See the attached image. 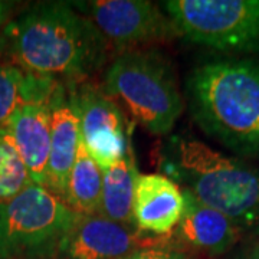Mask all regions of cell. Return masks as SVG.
Instances as JSON below:
<instances>
[{
  "label": "cell",
  "mask_w": 259,
  "mask_h": 259,
  "mask_svg": "<svg viewBox=\"0 0 259 259\" xmlns=\"http://www.w3.org/2000/svg\"><path fill=\"white\" fill-rule=\"evenodd\" d=\"M5 47H6V37H5V33L0 32V54L3 52Z\"/></svg>",
  "instance_id": "44dd1931"
},
{
  "label": "cell",
  "mask_w": 259,
  "mask_h": 259,
  "mask_svg": "<svg viewBox=\"0 0 259 259\" xmlns=\"http://www.w3.org/2000/svg\"><path fill=\"white\" fill-rule=\"evenodd\" d=\"M78 214L48 187L30 185L0 204V259H56Z\"/></svg>",
  "instance_id": "5b68a950"
},
{
  "label": "cell",
  "mask_w": 259,
  "mask_h": 259,
  "mask_svg": "<svg viewBox=\"0 0 259 259\" xmlns=\"http://www.w3.org/2000/svg\"><path fill=\"white\" fill-rule=\"evenodd\" d=\"M33 185L26 164L6 128L0 130V204Z\"/></svg>",
  "instance_id": "e0dca14e"
},
{
  "label": "cell",
  "mask_w": 259,
  "mask_h": 259,
  "mask_svg": "<svg viewBox=\"0 0 259 259\" xmlns=\"http://www.w3.org/2000/svg\"><path fill=\"white\" fill-rule=\"evenodd\" d=\"M13 64L35 76L78 79L97 71L107 58V39L91 19L68 3H39L5 32Z\"/></svg>",
  "instance_id": "6da1fadb"
},
{
  "label": "cell",
  "mask_w": 259,
  "mask_h": 259,
  "mask_svg": "<svg viewBox=\"0 0 259 259\" xmlns=\"http://www.w3.org/2000/svg\"><path fill=\"white\" fill-rule=\"evenodd\" d=\"M183 190L168 177L157 173L140 175L134 192V225L140 232L167 235L182 219Z\"/></svg>",
  "instance_id": "7c38bea8"
},
{
  "label": "cell",
  "mask_w": 259,
  "mask_h": 259,
  "mask_svg": "<svg viewBox=\"0 0 259 259\" xmlns=\"http://www.w3.org/2000/svg\"><path fill=\"white\" fill-rule=\"evenodd\" d=\"M13 8H15V3H13V2L0 0V26L5 25V23L9 20Z\"/></svg>",
  "instance_id": "d6986e66"
},
{
  "label": "cell",
  "mask_w": 259,
  "mask_h": 259,
  "mask_svg": "<svg viewBox=\"0 0 259 259\" xmlns=\"http://www.w3.org/2000/svg\"><path fill=\"white\" fill-rule=\"evenodd\" d=\"M146 241L133 226L101 214H78L59 243L56 259H120L150 248Z\"/></svg>",
  "instance_id": "9c48e42d"
},
{
  "label": "cell",
  "mask_w": 259,
  "mask_h": 259,
  "mask_svg": "<svg viewBox=\"0 0 259 259\" xmlns=\"http://www.w3.org/2000/svg\"><path fill=\"white\" fill-rule=\"evenodd\" d=\"M88 9L102 36L118 49L177 35L168 16L147 0H94Z\"/></svg>",
  "instance_id": "52a82bcc"
},
{
  "label": "cell",
  "mask_w": 259,
  "mask_h": 259,
  "mask_svg": "<svg viewBox=\"0 0 259 259\" xmlns=\"http://www.w3.org/2000/svg\"><path fill=\"white\" fill-rule=\"evenodd\" d=\"M52 93L23 104L5 127L15 141L33 183L45 187L51 154L49 101Z\"/></svg>",
  "instance_id": "8fae6325"
},
{
  "label": "cell",
  "mask_w": 259,
  "mask_h": 259,
  "mask_svg": "<svg viewBox=\"0 0 259 259\" xmlns=\"http://www.w3.org/2000/svg\"><path fill=\"white\" fill-rule=\"evenodd\" d=\"M51 154L48 164V189L62 199L68 175L72 168L81 141L79 114L74 91L56 83L51 95Z\"/></svg>",
  "instance_id": "30bf717a"
},
{
  "label": "cell",
  "mask_w": 259,
  "mask_h": 259,
  "mask_svg": "<svg viewBox=\"0 0 259 259\" xmlns=\"http://www.w3.org/2000/svg\"><path fill=\"white\" fill-rule=\"evenodd\" d=\"M179 171L194 197L239 225L259 223V168L197 140L177 144Z\"/></svg>",
  "instance_id": "3957f363"
},
{
  "label": "cell",
  "mask_w": 259,
  "mask_h": 259,
  "mask_svg": "<svg viewBox=\"0 0 259 259\" xmlns=\"http://www.w3.org/2000/svg\"><path fill=\"white\" fill-rule=\"evenodd\" d=\"M196 124L236 154L259 157V59H222L189 75Z\"/></svg>",
  "instance_id": "7a4b0ae2"
},
{
  "label": "cell",
  "mask_w": 259,
  "mask_h": 259,
  "mask_svg": "<svg viewBox=\"0 0 259 259\" xmlns=\"http://www.w3.org/2000/svg\"><path fill=\"white\" fill-rule=\"evenodd\" d=\"M185 209L177 225V235L187 245L212 255L223 253L238 241L239 226L223 213L199 202L183 190Z\"/></svg>",
  "instance_id": "4fadbf2b"
},
{
  "label": "cell",
  "mask_w": 259,
  "mask_h": 259,
  "mask_svg": "<svg viewBox=\"0 0 259 259\" xmlns=\"http://www.w3.org/2000/svg\"><path fill=\"white\" fill-rule=\"evenodd\" d=\"M74 94L81 140L94 161L104 170L122 160L133 148L127 121L117 102L93 85H83Z\"/></svg>",
  "instance_id": "ba28073f"
},
{
  "label": "cell",
  "mask_w": 259,
  "mask_h": 259,
  "mask_svg": "<svg viewBox=\"0 0 259 259\" xmlns=\"http://www.w3.org/2000/svg\"><path fill=\"white\" fill-rule=\"evenodd\" d=\"M177 35L228 52H259V0H168Z\"/></svg>",
  "instance_id": "8992f818"
},
{
  "label": "cell",
  "mask_w": 259,
  "mask_h": 259,
  "mask_svg": "<svg viewBox=\"0 0 259 259\" xmlns=\"http://www.w3.org/2000/svg\"><path fill=\"white\" fill-rule=\"evenodd\" d=\"M140 173L133 150L115 164L102 170V194L100 212L112 222L134 225V192Z\"/></svg>",
  "instance_id": "5bb4252c"
},
{
  "label": "cell",
  "mask_w": 259,
  "mask_h": 259,
  "mask_svg": "<svg viewBox=\"0 0 259 259\" xmlns=\"http://www.w3.org/2000/svg\"><path fill=\"white\" fill-rule=\"evenodd\" d=\"M120 259H186L183 253L170 248H160V246H150L144 249H139L127 256Z\"/></svg>",
  "instance_id": "ac0fdd59"
},
{
  "label": "cell",
  "mask_w": 259,
  "mask_h": 259,
  "mask_svg": "<svg viewBox=\"0 0 259 259\" xmlns=\"http://www.w3.org/2000/svg\"><path fill=\"white\" fill-rule=\"evenodd\" d=\"M105 90L153 134L170 133L185 108L173 68L156 51L117 56L105 72Z\"/></svg>",
  "instance_id": "277c9868"
},
{
  "label": "cell",
  "mask_w": 259,
  "mask_h": 259,
  "mask_svg": "<svg viewBox=\"0 0 259 259\" xmlns=\"http://www.w3.org/2000/svg\"><path fill=\"white\" fill-rule=\"evenodd\" d=\"M58 82L28 74L15 64L0 62V130L9 124L23 104L51 94Z\"/></svg>",
  "instance_id": "2e32d148"
},
{
  "label": "cell",
  "mask_w": 259,
  "mask_h": 259,
  "mask_svg": "<svg viewBox=\"0 0 259 259\" xmlns=\"http://www.w3.org/2000/svg\"><path fill=\"white\" fill-rule=\"evenodd\" d=\"M242 259H259V245L250 248V249L242 256Z\"/></svg>",
  "instance_id": "ffe728a7"
},
{
  "label": "cell",
  "mask_w": 259,
  "mask_h": 259,
  "mask_svg": "<svg viewBox=\"0 0 259 259\" xmlns=\"http://www.w3.org/2000/svg\"><path fill=\"white\" fill-rule=\"evenodd\" d=\"M101 194L102 168L94 161L81 140L68 175L62 200L79 214H98Z\"/></svg>",
  "instance_id": "9a60e30c"
}]
</instances>
